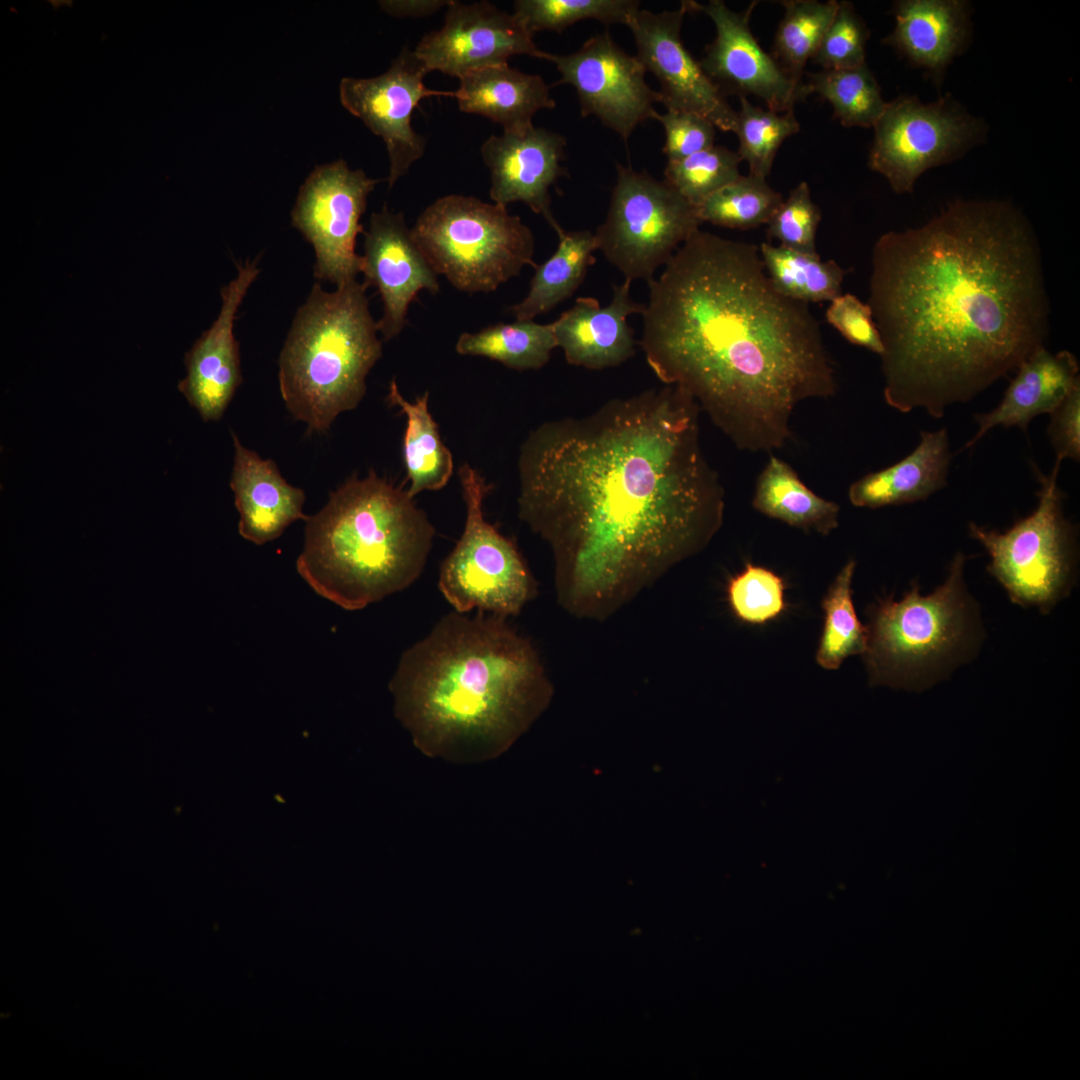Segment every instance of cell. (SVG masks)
Returning a JSON list of instances; mask_svg holds the SVG:
<instances>
[{
  "label": "cell",
  "mask_w": 1080,
  "mask_h": 1080,
  "mask_svg": "<svg viewBox=\"0 0 1080 1080\" xmlns=\"http://www.w3.org/2000/svg\"><path fill=\"white\" fill-rule=\"evenodd\" d=\"M700 411L666 384L543 423L522 444L518 514L550 546L570 615L609 618L720 529L724 492Z\"/></svg>",
  "instance_id": "6da1fadb"
},
{
  "label": "cell",
  "mask_w": 1080,
  "mask_h": 1080,
  "mask_svg": "<svg viewBox=\"0 0 1080 1080\" xmlns=\"http://www.w3.org/2000/svg\"><path fill=\"white\" fill-rule=\"evenodd\" d=\"M868 305L884 399L903 413L973 399L1044 346L1048 302L1027 220L996 201H955L874 245Z\"/></svg>",
  "instance_id": "7a4b0ae2"
},
{
  "label": "cell",
  "mask_w": 1080,
  "mask_h": 1080,
  "mask_svg": "<svg viewBox=\"0 0 1080 1080\" xmlns=\"http://www.w3.org/2000/svg\"><path fill=\"white\" fill-rule=\"evenodd\" d=\"M647 283L639 344L648 365L737 448L782 447L796 405L835 394L818 321L776 291L756 245L697 230Z\"/></svg>",
  "instance_id": "3957f363"
},
{
  "label": "cell",
  "mask_w": 1080,
  "mask_h": 1080,
  "mask_svg": "<svg viewBox=\"0 0 1080 1080\" xmlns=\"http://www.w3.org/2000/svg\"><path fill=\"white\" fill-rule=\"evenodd\" d=\"M390 690L414 747L461 764L505 753L553 694L531 640L507 618L479 611L440 618L402 653Z\"/></svg>",
  "instance_id": "277c9868"
},
{
  "label": "cell",
  "mask_w": 1080,
  "mask_h": 1080,
  "mask_svg": "<svg viewBox=\"0 0 1080 1080\" xmlns=\"http://www.w3.org/2000/svg\"><path fill=\"white\" fill-rule=\"evenodd\" d=\"M305 522L297 572L316 594L347 611L413 584L435 536L407 490L374 471L346 480Z\"/></svg>",
  "instance_id": "5b68a950"
},
{
  "label": "cell",
  "mask_w": 1080,
  "mask_h": 1080,
  "mask_svg": "<svg viewBox=\"0 0 1080 1080\" xmlns=\"http://www.w3.org/2000/svg\"><path fill=\"white\" fill-rule=\"evenodd\" d=\"M367 288L356 279L333 292L316 283L293 319L279 357V387L286 408L309 432L328 431L338 415L359 405L382 356Z\"/></svg>",
  "instance_id": "8992f818"
},
{
  "label": "cell",
  "mask_w": 1080,
  "mask_h": 1080,
  "mask_svg": "<svg viewBox=\"0 0 1080 1080\" xmlns=\"http://www.w3.org/2000/svg\"><path fill=\"white\" fill-rule=\"evenodd\" d=\"M966 560L957 552L933 592L922 595L913 584L902 599H881L868 609L862 656L872 684L925 687L974 654L982 626L964 582Z\"/></svg>",
  "instance_id": "52a82bcc"
},
{
  "label": "cell",
  "mask_w": 1080,
  "mask_h": 1080,
  "mask_svg": "<svg viewBox=\"0 0 1080 1080\" xmlns=\"http://www.w3.org/2000/svg\"><path fill=\"white\" fill-rule=\"evenodd\" d=\"M412 237L433 268L459 291L489 293L536 263L534 236L507 207L447 195L424 209Z\"/></svg>",
  "instance_id": "ba28073f"
},
{
  "label": "cell",
  "mask_w": 1080,
  "mask_h": 1080,
  "mask_svg": "<svg viewBox=\"0 0 1080 1080\" xmlns=\"http://www.w3.org/2000/svg\"><path fill=\"white\" fill-rule=\"evenodd\" d=\"M1060 465L1055 463L1048 476L1034 466L1040 482L1038 505L1005 532L968 525L969 535L990 556L987 571L1010 600L1041 613L1065 598L1075 580L1076 529L1063 512L1065 496L1057 485Z\"/></svg>",
  "instance_id": "9c48e42d"
},
{
  "label": "cell",
  "mask_w": 1080,
  "mask_h": 1080,
  "mask_svg": "<svg viewBox=\"0 0 1080 1080\" xmlns=\"http://www.w3.org/2000/svg\"><path fill=\"white\" fill-rule=\"evenodd\" d=\"M458 475L466 519L441 565L438 588L454 611L516 616L536 594L535 580L514 543L485 519L483 503L491 485L467 463Z\"/></svg>",
  "instance_id": "30bf717a"
},
{
  "label": "cell",
  "mask_w": 1080,
  "mask_h": 1080,
  "mask_svg": "<svg viewBox=\"0 0 1080 1080\" xmlns=\"http://www.w3.org/2000/svg\"><path fill=\"white\" fill-rule=\"evenodd\" d=\"M616 170L606 219L594 233L597 249L625 279L648 282L702 222L697 207L664 180L631 166Z\"/></svg>",
  "instance_id": "8fae6325"
},
{
  "label": "cell",
  "mask_w": 1080,
  "mask_h": 1080,
  "mask_svg": "<svg viewBox=\"0 0 1080 1080\" xmlns=\"http://www.w3.org/2000/svg\"><path fill=\"white\" fill-rule=\"evenodd\" d=\"M873 128L869 167L899 194L912 192L923 172L955 159L980 133L979 121L948 96L928 104L900 96L887 102Z\"/></svg>",
  "instance_id": "7c38bea8"
},
{
  "label": "cell",
  "mask_w": 1080,
  "mask_h": 1080,
  "mask_svg": "<svg viewBox=\"0 0 1080 1080\" xmlns=\"http://www.w3.org/2000/svg\"><path fill=\"white\" fill-rule=\"evenodd\" d=\"M378 182L339 159L315 167L300 187L292 225L314 248L317 279L338 287L361 272L356 238L365 232L360 219Z\"/></svg>",
  "instance_id": "4fadbf2b"
},
{
  "label": "cell",
  "mask_w": 1080,
  "mask_h": 1080,
  "mask_svg": "<svg viewBox=\"0 0 1080 1080\" xmlns=\"http://www.w3.org/2000/svg\"><path fill=\"white\" fill-rule=\"evenodd\" d=\"M561 79L576 90L582 116H594L625 141L640 123L654 119L658 91L645 81L646 69L626 53L608 31L586 40L575 52L550 54Z\"/></svg>",
  "instance_id": "5bb4252c"
},
{
  "label": "cell",
  "mask_w": 1080,
  "mask_h": 1080,
  "mask_svg": "<svg viewBox=\"0 0 1080 1080\" xmlns=\"http://www.w3.org/2000/svg\"><path fill=\"white\" fill-rule=\"evenodd\" d=\"M426 74L428 71L414 51L404 47L385 73L373 78L345 77L340 82L343 107L360 118L386 145L389 188L425 152V138L411 125L420 101L430 96H454L453 91L427 88L423 81Z\"/></svg>",
  "instance_id": "9a60e30c"
},
{
  "label": "cell",
  "mask_w": 1080,
  "mask_h": 1080,
  "mask_svg": "<svg viewBox=\"0 0 1080 1080\" xmlns=\"http://www.w3.org/2000/svg\"><path fill=\"white\" fill-rule=\"evenodd\" d=\"M686 4L689 12L704 13L715 26L716 36L706 45L699 62L725 97L756 96L768 109L783 113L794 110V105L808 96L804 82L790 79L753 36L750 18L757 1L741 12L731 10L722 0L707 4L687 0Z\"/></svg>",
  "instance_id": "2e32d148"
},
{
  "label": "cell",
  "mask_w": 1080,
  "mask_h": 1080,
  "mask_svg": "<svg viewBox=\"0 0 1080 1080\" xmlns=\"http://www.w3.org/2000/svg\"><path fill=\"white\" fill-rule=\"evenodd\" d=\"M688 12L686 1L672 11L638 9L626 24L634 37L636 56L658 80L660 103L666 110L694 113L724 132H734L737 111L682 41V23Z\"/></svg>",
  "instance_id": "e0dca14e"
},
{
  "label": "cell",
  "mask_w": 1080,
  "mask_h": 1080,
  "mask_svg": "<svg viewBox=\"0 0 1080 1080\" xmlns=\"http://www.w3.org/2000/svg\"><path fill=\"white\" fill-rule=\"evenodd\" d=\"M441 29L425 34L414 50L428 73L459 79L471 72L506 64L513 55L547 60L533 34L516 18L487 1H450Z\"/></svg>",
  "instance_id": "ac0fdd59"
},
{
  "label": "cell",
  "mask_w": 1080,
  "mask_h": 1080,
  "mask_svg": "<svg viewBox=\"0 0 1080 1080\" xmlns=\"http://www.w3.org/2000/svg\"><path fill=\"white\" fill-rule=\"evenodd\" d=\"M363 235V283L375 287L381 296L383 314L377 329L383 340L389 341L403 330L409 305L418 293L440 290L438 274L415 243L402 212L395 213L384 205L371 214Z\"/></svg>",
  "instance_id": "d6986e66"
},
{
  "label": "cell",
  "mask_w": 1080,
  "mask_h": 1080,
  "mask_svg": "<svg viewBox=\"0 0 1080 1080\" xmlns=\"http://www.w3.org/2000/svg\"><path fill=\"white\" fill-rule=\"evenodd\" d=\"M237 275L221 288L219 314L186 352V376L178 389L202 420L218 421L242 383L239 343L234 321L240 304L260 270L257 260L237 263Z\"/></svg>",
  "instance_id": "ffe728a7"
},
{
  "label": "cell",
  "mask_w": 1080,
  "mask_h": 1080,
  "mask_svg": "<svg viewBox=\"0 0 1080 1080\" xmlns=\"http://www.w3.org/2000/svg\"><path fill=\"white\" fill-rule=\"evenodd\" d=\"M567 141L559 133L534 126L522 132L491 135L481 146V155L491 173L490 198L507 207L523 202L541 214L554 229L559 223L551 211L550 187L566 169Z\"/></svg>",
  "instance_id": "44dd1931"
},
{
  "label": "cell",
  "mask_w": 1080,
  "mask_h": 1080,
  "mask_svg": "<svg viewBox=\"0 0 1080 1080\" xmlns=\"http://www.w3.org/2000/svg\"><path fill=\"white\" fill-rule=\"evenodd\" d=\"M631 281L613 286L609 305L601 307L593 297H579L575 304L552 322L557 346L574 366L600 370L615 367L636 352L634 331L627 318L642 314L645 304L630 296Z\"/></svg>",
  "instance_id": "7402d4cb"
},
{
  "label": "cell",
  "mask_w": 1080,
  "mask_h": 1080,
  "mask_svg": "<svg viewBox=\"0 0 1080 1080\" xmlns=\"http://www.w3.org/2000/svg\"><path fill=\"white\" fill-rule=\"evenodd\" d=\"M232 438L235 452L230 487L240 516L239 534L263 545L280 537L295 521L308 519L303 512L305 493L283 478L273 460L245 447L233 432Z\"/></svg>",
  "instance_id": "603a6c76"
},
{
  "label": "cell",
  "mask_w": 1080,
  "mask_h": 1080,
  "mask_svg": "<svg viewBox=\"0 0 1080 1080\" xmlns=\"http://www.w3.org/2000/svg\"><path fill=\"white\" fill-rule=\"evenodd\" d=\"M1078 373L1079 363L1071 352L1052 354L1044 346L1038 348L1017 367L999 405L974 416L977 432L962 450L972 448L995 426H1016L1027 432L1034 417L1053 412L1080 385Z\"/></svg>",
  "instance_id": "cb8c5ba5"
},
{
  "label": "cell",
  "mask_w": 1080,
  "mask_h": 1080,
  "mask_svg": "<svg viewBox=\"0 0 1080 1080\" xmlns=\"http://www.w3.org/2000/svg\"><path fill=\"white\" fill-rule=\"evenodd\" d=\"M951 459L945 428L921 431L920 442L909 455L853 482L849 501L856 507L875 509L925 500L947 485Z\"/></svg>",
  "instance_id": "d4e9b609"
},
{
  "label": "cell",
  "mask_w": 1080,
  "mask_h": 1080,
  "mask_svg": "<svg viewBox=\"0 0 1080 1080\" xmlns=\"http://www.w3.org/2000/svg\"><path fill=\"white\" fill-rule=\"evenodd\" d=\"M453 91L459 109L484 116L504 132H522L533 126L532 117L553 109L550 86L539 75L527 74L506 64L483 68L459 79Z\"/></svg>",
  "instance_id": "484cf974"
},
{
  "label": "cell",
  "mask_w": 1080,
  "mask_h": 1080,
  "mask_svg": "<svg viewBox=\"0 0 1080 1080\" xmlns=\"http://www.w3.org/2000/svg\"><path fill=\"white\" fill-rule=\"evenodd\" d=\"M893 14L895 27L884 42L917 66L939 73L964 43L968 23L964 1H897Z\"/></svg>",
  "instance_id": "4316f807"
},
{
  "label": "cell",
  "mask_w": 1080,
  "mask_h": 1080,
  "mask_svg": "<svg viewBox=\"0 0 1080 1080\" xmlns=\"http://www.w3.org/2000/svg\"><path fill=\"white\" fill-rule=\"evenodd\" d=\"M752 506L804 531L828 535L838 527L839 505L815 494L787 462L775 456L757 478Z\"/></svg>",
  "instance_id": "83f0119b"
},
{
  "label": "cell",
  "mask_w": 1080,
  "mask_h": 1080,
  "mask_svg": "<svg viewBox=\"0 0 1080 1080\" xmlns=\"http://www.w3.org/2000/svg\"><path fill=\"white\" fill-rule=\"evenodd\" d=\"M554 230L559 238L556 251L536 265L526 297L509 309L516 320H533L572 296L596 261L594 233L566 231L560 224Z\"/></svg>",
  "instance_id": "f1b7e54d"
},
{
  "label": "cell",
  "mask_w": 1080,
  "mask_h": 1080,
  "mask_svg": "<svg viewBox=\"0 0 1080 1080\" xmlns=\"http://www.w3.org/2000/svg\"><path fill=\"white\" fill-rule=\"evenodd\" d=\"M429 393L425 392L414 402L400 393L396 381L389 385L387 400L400 408L406 417L403 438V458L407 492L415 497L423 491H436L446 486L453 470V456L442 442L438 425L428 408Z\"/></svg>",
  "instance_id": "f546056e"
},
{
  "label": "cell",
  "mask_w": 1080,
  "mask_h": 1080,
  "mask_svg": "<svg viewBox=\"0 0 1080 1080\" xmlns=\"http://www.w3.org/2000/svg\"><path fill=\"white\" fill-rule=\"evenodd\" d=\"M556 347L552 323L534 320L500 322L477 332H464L455 345L460 355L489 358L519 371L542 368Z\"/></svg>",
  "instance_id": "4dcf8cb0"
},
{
  "label": "cell",
  "mask_w": 1080,
  "mask_h": 1080,
  "mask_svg": "<svg viewBox=\"0 0 1080 1080\" xmlns=\"http://www.w3.org/2000/svg\"><path fill=\"white\" fill-rule=\"evenodd\" d=\"M759 253L772 286L784 297L808 304L830 302L841 294L845 271L834 260L767 242Z\"/></svg>",
  "instance_id": "1f68e13d"
},
{
  "label": "cell",
  "mask_w": 1080,
  "mask_h": 1080,
  "mask_svg": "<svg viewBox=\"0 0 1080 1080\" xmlns=\"http://www.w3.org/2000/svg\"><path fill=\"white\" fill-rule=\"evenodd\" d=\"M807 75V95L816 93L825 99L843 126L873 127L886 107L880 86L866 63Z\"/></svg>",
  "instance_id": "d6a6232c"
},
{
  "label": "cell",
  "mask_w": 1080,
  "mask_h": 1080,
  "mask_svg": "<svg viewBox=\"0 0 1080 1080\" xmlns=\"http://www.w3.org/2000/svg\"><path fill=\"white\" fill-rule=\"evenodd\" d=\"M784 15L777 27L772 56L795 83H803L804 67L815 54L838 1L784 0Z\"/></svg>",
  "instance_id": "836d02e7"
},
{
  "label": "cell",
  "mask_w": 1080,
  "mask_h": 1080,
  "mask_svg": "<svg viewBox=\"0 0 1080 1080\" xmlns=\"http://www.w3.org/2000/svg\"><path fill=\"white\" fill-rule=\"evenodd\" d=\"M855 560H849L835 577L822 601L823 630L816 652V662L827 670H836L846 658L863 655L867 647V627L855 611L852 579Z\"/></svg>",
  "instance_id": "e575fe53"
},
{
  "label": "cell",
  "mask_w": 1080,
  "mask_h": 1080,
  "mask_svg": "<svg viewBox=\"0 0 1080 1080\" xmlns=\"http://www.w3.org/2000/svg\"><path fill=\"white\" fill-rule=\"evenodd\" d=\"M783 200L765 178L740 175L703 200L697 213L701 222L748 230L767 224Z\"/></svg>",
  "instance_id": "d590c367"
},
{
  "label": "cell",
  "mask_w": 1080,
  "mask_h": 1080,
  "mask_svg": "<svg viewBox=\"0 0 1080 1080\" xmlns=\"http://www.w3.org/2000/svg\"><path fill=\"white\" fill-rule=\"evenodd\" d=\"M734 133L739 140L738 156L749 165V174L765 178L770 174L781 144L800 130L794 110L777 112L753 105L741 97Z\"/></svg>",
  "instance_id": "8d00e7d4"
},
{
  "label": "cell",
  "mask_w": 1080,
  "mask_h": 1080,
  "mask_svg": "<svg viewBox=\"0 0 1080 1080\" xmlns=\"http://www.w3.org/2000/svg\"><path fill=\"white\" fill-rule=\"evenodd\" d=\"M639 6L637 0H517L513 14L534 35L543 30L559 33L588 19L626 25Z\"/></svg>",
  "instance_id": "74e56055"
},
{
  "label": "cell",
  "mask_w": 1080,
  "mask_h": 1080,
  "mask_svg": "<svg viewBox=\"0 0 1080 1080\" xmlns=\"http://www.w3.org/2000/svg\"><path fill=\"white\" fill-rule=\"evenodd\" d=\"M742 162L737 152L712 146L678 161H668L664 181L694 206L736 180Z\"/></svg>",
  "instance_id": "f35d334b"
},
{
  "label": "cell",
  "mask_w": 1080,
  "mask_h": 1080,
  "mask_svg": "<svg viewBox=\"0 0 1080 1080\" xmlns=\"http://www.w3.org/2000/svg\"><path fill=\"white\" fill-rule=\"evenodd\" d=\"M785 582L774 571L752 563L732 577L727 599L733 614L750 625H764L786 609Z\"/></svg>",
  "instance_id": "ab89813d"
},
{
  "label": "cell",
  "mask_w": 1080,
  "mask_h": 1080,
  "mask_svg": "<svg viewBox=\"0 0 1080 1080\" xmlns=\"http://www.w3.org/2000/svg\"><path fill=\"white\" fill-rule=\"evenodd\" d=\"M869 31L849 1H838L836 13L812 61L822 70L850 69L866 63Z\"/></svg>",
  "instance_id": "60d3db41"
},
{
  "label": "cell",
  "mask_w": 1080,
  "mask_h": 1080,
  "mask_svg": "<svg viewBox=\"0 0 1080 1080\" xmlns=\"http://www.w3.org/2000/svg\"><path fill=\"white\" fill-rule=\"evenodd\" d=\"M822 218L819 206L811 197L807 182H800L773 213L767 223V236L780 245L816 251V235Z\"/></svg>",
  "instance_id": "b9f144b4"
},
{
  "label": "cell",
  "mask_w": 1080,
  "mask_h": 1080,
  "mask_svg": "<svg viewBox=\"0 0 1080 1080\" xmlns=\"http://www.w3.org/2000/svg\"><path fill=\"white\" fill-rule=\"evenodd\" d=\"M665 132L663 153L668 161H678L714 146L716 127L708 119L690 112L666 110L655 115Z\"/></svg>",
  "instance_id": "7bdbcfd3"
},
{
  "label": "cell",
  "mask_w": 1080,
  "mask_h": 1080,
  "mask_svg": "<svg viewBox=\"0 0 1080 1080\" xmlns=\"http://www.w3.org/2000/svg\"><path fill=\"white\" fill-rule=\"evenodd\" d=\"M825 318L848 342L879 356L883 354L884 346L872 310L856 296L838 295L830 301Z\"/></svg>",
  "instance_id": "ee69618b"
},
{
  "label": "cell",
  "mask_w": 1080,
  "mask_h": 1080,
  "mask_svg": "<svg viewBox=\"0 0 1080 1080\" xmlns=\"http://www.w3.org/2000/svg\"><path fill=\"white\" fill-rule=\"evenodd\" d=\"M1048 435L1056 454L1055 463L1080 458V385L1050 413Z\"/></svg>",
  "instance_id": "f6af8a7d"
},
{
  "label": "cell",
  "mask_w": 1080,
  "mask_h": 1080,
  "mask_svg": "<svg viewBox=\"0 0 1080 1080\" xmlns=\"http://www.w3.org/2000/svg\"><path fill=\"white\" fill-rule=\"evenodd\" d=\"M381 8L397 17H421L434 13L450 1L441 0H387L380 1Z\"/></svg>",
  "instance_id": "bcb514c9"
}]
</instances>
